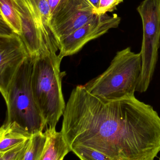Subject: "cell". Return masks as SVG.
I'll list each match as a JSON object with an SVG mask.
<instances>
[{
	"label": "cell",
	"mask_w": 160,
	"mask_h": 160,
	"mask_svg": "<svg viewBox=\"0 0 160 160\" xmlns=\"http://www.w3.org/2000/svg\"><path fill=\"white\" fill-rule=\"evenodd\" d=\"M29 56L18 34L12 30L0 33V90L3 97L18 71Z\"/></svg>",
	"instance_id": "ba28073f"
},
{
	"label": "cell",
	"mask_w": 160,
	"mask_h": 160,
	"mask_svg": "<svg viewBox=\"0 0 160 160\" xmlns=\"http://www.w3.org/2000/svg\"><path fill=\"white\" fill-rule=\"evenodd\" d=\"M47 1L50 6L51 17L57 12L59 7L62 4L65 0H47Z\"/></svg>",
	"instance_id": "ac0fdd59"
},
{
	"label": "cell",
	"mask_w": 160,
	"mask_h": 160,
	"mask_svg": "<svg viewBox=\"0 0 160 160\" xmlns=\"http://www.w3.org/2000/svg\"><path fill=\"white\" fill-rule=\"evenodd\" d=\"M34 1L41 15L45 27L48 31L52 32L50 26L51 11L48 2L47 0H34Z\"/></svg>",
	"instance_id": "2e32d148"
},
{
	"label": "cell",
	"mask_w": 160,
	"mask_h": 160,
	"mask_svg": "<svg viewBox=\"0 0 160 160\" xmlns=\"http://www.w3.org/2000/svg\"><path fill=\"white\" fill-rule=\"evenodd\" d=\"M143 25L141 72L136 91H147L152 79L160 46V0H144L137 8Z\"/></svg>",
	"instance_id": "5b68a950"
},
{
	"label": "cell",
	"mask_w": 160,
	"mask_h": 160,
	"mask_svg": "<svg viewBox=\"0 0 160 160\" xmlns=\"http://www.w3.org/2000/svg\"><path fill=\"white\" fill-rule=\"evenodd\" d=\"M123 0H100L99 7L96 12L98 15L106 14L109 12H113L116 10V7L120 3L123 2Z\"/></svg>",
	"instance_id": "e0dca14e"
},
{
	"label": "cell",
	"mask_w": 160,
	"mask_h": 160,
	"mask_svg": "<svg viewBox=\"0 0 160 160\" xmlns=\"http://www.w3.org/2000/svg\"><path fill=\"white\" fill-rule=\"evenodd\" d=\"M62 58L57 53L34 57L32 90L46 128H56L66 107L62 88V78L66 75L61 72Z\"/></svg>",
	"instance_id": "7a4b0ae2"
},
{
	"label": "cell",
	"mask_w": 160,
	"mask_h": 160,
	"mask_svg": "<svg viewBox=\"0 0 160 160\" xmlns=\"http://www.w3.org/2000/svg\"><path fill=\"white\" fill-rule=\"evenodd\" d=\"M21 19L19 35L30 57L57 53L58 47L52 32L44 25L34 0H17Z\"/></svg>",
	"instance_id": "8992f818"
},
{
	"label": "cell",
	"mask_w": 160,
	"mask_h": 160,
	"mask_svg": "<svg viewBox=\"0 0 160 160\" xmlns=\"http://www.w3.org/2000/svg\"><path fill=\"white\" fill-rule=\"evenodd\" d=\"M141 72L140 53L128 47L118 51L108 69L83 86L91 94L108 100L135 96Z\"/></svg>",
	"instance_id": "3957f363"
},
{
	"label": "cell",
	"mask_w": 160,
	"mask_h": 160,
	"mask_svg": "<svg viewBox=\"0 0 160 160\" xmlns=\"http://www.w3.org/2000/svg\"></svg>",
	"instance_id": "ffe728a7"
},
{
	"label": "cell",
	"mask_w": 160,
	"mask_h": 160,
	"mask_svg": "<svg viewBox=\"0 0 160 160\" xmlns=\"http://www.w3.org/2000/svg\"><path fill=\"white\" fill-rule=\"evenodd\" d=\"M33 60L34 57L30 56L26 59L3 97L7 106L5 122H15L31 134L43 132L46 127L32 90Z\"/></svg>",
	"instance_id": "277c9868"
},
{
	"label": "cell",
	"mask_w": 160,
	"mask_h": 160,
	"mask_svg": "<svg viewBox=\"0 0 160 160\" xmlns=\"http://www.w3.org/2000/svg\"><path fill=\"white\" fill-rule=\"evenodd\" d=\"M1 18L15 33H22L21 19L17 0H0Z\"/></svg>",
	"instance_id": "7c38bea8"
},
{
	"label": "cell",
	"mask_w": 160,
	"mask_h": 160,
	"mask_svg": "<svg viewBox=\"0 0 160 160\" xmlns=\"http://www.w3.org/2000/svg\"><path fill=\"white\" fill-rule=\"evenodd\" d=\"M29 139L5 151L0 152V160H23Z\"/></svg>",
	"instance_id": "9a60e30c"
},
{
	"label": "cell",
	"mask_w": 160,
	"mask_h": 160,
	"mask_svg": "<svg viewBox=\"0 0 160 160\" xmlns=\"http://www.w3.org/2000/svg\"><path fill=\"white\" fill-rule=\"evenodd\" d=\"M89 2L92 5L95 10V12L96 14V12L98 9L99 7V2H100V0H88Z\"/></svg>",
	"instance_id": "d6986e66"
},
{
	"label": "cell",
	"mask_w": 160,
	"mask_h": 160,
	"mask_svg": "<svg viewBox=\"0 0 160 160\" xmlns=\"http://www.w3.org/2000/svg\"><path fill=\"white\" fill-rule=\"evenodd\" d=\"M46 139L45 134L43 132L32 134L23 160H41Z\"/></svg>",
	"instance_id": "4fadbf2b"
},
{
	"label": "cell",
	"mask_w": 160,
	"mask_h": 160,
	"mask_svg": "<svg viewBox=\"0 0 160 160\" xmlns=\"http://www.w3.org/2000/svg\"><path fill=\"white\" fill-rule=\"evenodd\" d=\"M120 21V18L116 14L112 16L107 13L96 15L59 43V55L63 58L76 54L90 41L104 35L111 29L118 28Z\"/></svg>",
	"instance_id": "9c48e42d"
},
{
	"label": "cell",
	"mask_w": 160,
	"mask_h": 160,
	"mask_svg": "<svg viewBox=\"0 0 160 160\" xmlns=\"http://www.w3.org/2000/svg\"><path fill=\"white\" fill-rule=\"evenodd\" d=\"M61 132L71 149L83 146L111 160H153L160 152V117L135 98L108 100L84 86L73 89Z\"/></svg>",
	"instance_id": "6da1fadb"
},
{
	"label": "cell",
	"mask_w": 160,
	"mask_h": 160,
	"mask_svg": "<svg viewBox=\"0 0 160 160\" xmlns=\"http://www.w3.org/2000/svg\"><path fill=\"white\" fill-rule=\"evenodd\" d=\"M46 139L41 160H62L72 151L62 132L56 128L46 127L44 132Z\"/></svg>",
	"instance_id": "30bf717a"
},
{
	"label": "cell",
	"mask_w": 160,
	"mask_h": 160,
	"mask_svg": "<svg viewBox=\"0 0 160 160\" xmlns=\"http://www.w3.org/2000/svg\"><path fill=\"white\" fill-rule=\"evenodd\" d=\"M31 135L15 122H5L0 129V152L27 141Z\"/></svg>",
	"instance_id": "8fae6325"
},
{
	"label": "cell",
	"mask_w": 160,
	"mask_h": 160,
	"mask_svg": "<svg viewBox=\"0 0 160 160\" xmlns=\"http://www.w3.org/2000/svg\"><path fill=\"white\" fill-rule=\"evenodd\" d=\"M88 0H65L50 18V29L58 47L62 40L96 15Z\"/></svg>",
	"instance_id": "52a82bcc"
},
{
	"label": "cell",
	"mask_w": 160,
	"mask_h": 160,
	"mask_svg": "<svg viewBox=\"0 0 160 160\" xmlns=\"http://www.w3.org/2000/svg\"><path fill=\"white\" fill-rule=\"evenodd\" d=\"M72 150L82 160H111L100 152L85 146H76L72 148Z\"/></svg>",
	"instance_id": "5bb4252c"
}]
</instances>
